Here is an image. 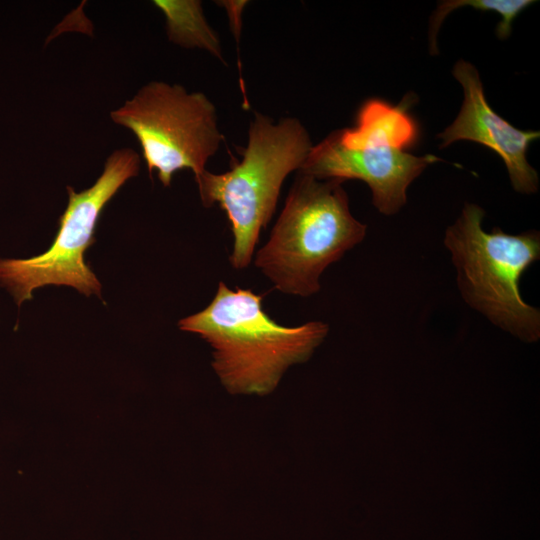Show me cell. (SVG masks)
I'll use <instances>...</instances> for the list:
<instances>
[{
    "mask_svg": "<svg viewBox=\"0 0 540 540\" xmlns=\"http://www.w3.org/2000/svg\"><path fill=\"white\" fill-rule=\"evenodd\" d=\"M178 325L211 346L212 366L232 394L272 392L285 371L307 361L329 332L322 321L279 324L264 310L262 295L224 282L204 309Z\"/></svg>",
    "mask_w": 540,
    "mask_h": 540,
    "instance_id": "obj_1",
    "label": "cell"
},
{
    "mask_svg": "<svg viewBox=\"0 0 540 540\" xmlns=\"http://www.w3.org/2000/svg\"><path fill=\"white\" fill-rule=\"evenodd\" d=\"M367 226L349 208L343 181L298 172L254 265L280 292L309 297L325 269L360 244Z\"/></svg>",
    "mask_w": 540,
    "mask_h": 540,
    "instance_id": "obj_2",
    "label": "cell"
},
{
    "mask_svg": "<svg viewBox=\"0 0 540 540\" xmlns=\"http://www.w3.org/2000/svg\"><path fill=\"white\" fill-rule=\"evenodd\" d=\"M313 144L304 125L295 117L275 122L255 113L242 158L224 173L206 170L196 181L205 207L219 205L231 225L235 270L249 266L260 232L271 220L286 177L299 171Z\"/></svg>",
    "mask_w": 540,
    "mask_h": 540,
    "instance_id": "obj_3",
    "label": "cell"
},
{
    "mask_svg": "<svg viewBox=\"0 0 540 540\" xmlns=\"http://www.w3.org/2000/svg\"><path fill=\"white\" fill-rule=\"evenodd\" d=\"M484 210L466 203L447 227L444 246L451 255L461 297L494 326L524 342L540 338V310L519 289L523 273L540 258V233L509 234L483 229Z\"/></svg>",
    "mask_w": 540,
    "mask_h": 540,
    "instance_id": "obj_4",
    "label": "cell"
},
{
    "mask_svg": "<svg viewBox=\"0 0 540 540\" xmlns=\"http://www.w3.org/2000/svg\"><path fill=\"white\" fill-rule=\"evenodd\" d=\"M110 117L134 133L149 174L157 170L166 187L181 169L192 170L197 181L223 140L212 101L178 84L150 82Z\"/></svg>",
    "mask_w": 540,
    "mask_h": 540,
    "instance_id": "obj_5",
    "label": "cell"
},
{
    "mask_svg": "<svg viewBox=\"0 0 540 540\" xmlns=\"http://www.w3.org/2000/svg\"><path fill=\"white\" fill-rule=\"evenodd\" d=\"M140 156L131 148L108 156L96 182L82 192L70 186L68 205L59 218V230L50 248L29 259L0 260V284L18 305L45 285H65L89 296L101 295V284L85 263L84 253L95 241L94 232L105 205L122 185L138 174Z\"/></svg>",
    "mask_w": 540,
    "mask_h": 540,
    "instance_id": "obj_6",
    "label": "cell"
},
{
    "mask_svg": "<svg viewBox=\"0 0 540 540\" xmlns=\"http://www.w3.org/2000/svg\"><path fill=\"white\" fill-rule=\"evenodd\" d=\"M439 160L435 155L415 156L386 147L345 148L333 131L313 145L298 172L318 179L361 180L371 189L375 208L394 215L405 205L409 185Z\"/></svg>",
    "mask_w": 540,
    "mask_h": 540,
    "instance_id": "obj_7",
    "label": "cell"
},
{
    "mask_svg": "<svg viewBox=\"0 0 540 540\" xmlns=\"http://www.w3.org/2000/svg\"><path fill=\"white\" fill-rule=\"evenodd\" d=\"M453 75L463 88L464 100L453 123L438 134L440 148L460 140L480 143L502 158L515 191L523 194L537 192L539 177L527 161L526 153L540 133L517 129L494 112L485 98L474 65L459 60L453 68Z\"/></svg>",
    "mask_w": 540,
    "mask_h": 540,
    "instance_id": "obj_8",
    "label": "cell"
},
{
    "mask_svg": "<svg viewBox=\"0 0 540 540\" xmlns=\"http://www.w3.org/2000/svg\"><path fill=\"white\" fill-rule=\"evenodd\" d=\"M335 134L349 149L386 147L405 151L416 143L419 130L407 106H393L374 98L362 104L354 127L336 130Z\"/></svg>",
    "mask_w": 540,
    "mask_h": 540,
    "instance_id": "obj_9",
    "label": "cell"
},
{
    "mask_svg": "<svg viewBox=\"0 0 540 540\" xmlns=\"http://www.w3.org/2000/svg\"><path fill=\"white\" fill-rule=\"evenodd\" d=\"M165 16L170 41L186 48H200L224 63L220 39L208 24L200 1L156 0Z\"/></svg>",
    "mask_w": 540,
    "mask_h": 540,
    "instance_id": "obj_10",
    "label": "cell"
},
{
    "mask_svg": "<svg viewBox=\"0 0 540 540\" xmlns=\"http://www.w3.org/2000/svg\"><path fill=\"white\" fill-rule=\"evenodd\" d=\"M535 3L530 0H454L442 1L438 4L436 11L432 15L430 24V51L437 52L436 36L439 27L446 16L459 7L470 6L480 11H491L499 13L501 21L496 26V35L500 39L507 38L512 31L514 19L522 10Z\"/></svg>",
    "mask_w": 540,
    "mask_h": 540,
    "instance_id": "obj_11",
    "label": "cell"
},
{
    "mask_svg": "<svg viewBox=\"0 0 540 540\" xmlns=\"http://www.w3.org/2000/svg\"><path fill=\"white\" fill-rule=\"evenodd\" d=\"M227 11L229 23L233 34L237 42L239 43L240 31H241V14L243 8L246 6L247 1H221L220 2Z\"/></svg>",
    "mask_w": 540,
    "mask_h": 540,
    "instance_id": "obj_12",
    "label": "cell"
}]
</instances>
